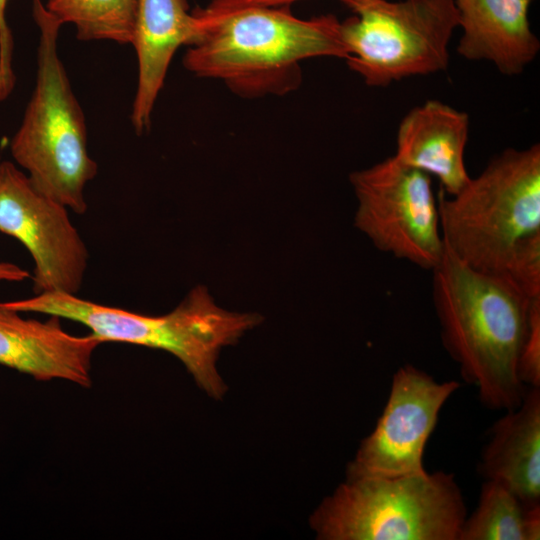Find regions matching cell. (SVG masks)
I'll list each match as a JSON object with an SVG mask.
<instances>
[{"label": "cell", "instance_id": "obj_17", "mask_svg": "<svg viewBox=\"0 0 540 540\" xmlns=\"http://www.w3.org/2000/svg\"><path fill=\"white\" fill-rule=\"evenodd\" d=\"M525 515L526 508L506 486L485 480L459 540H525Z\"/></svg>", "mask_w": 540, "mask_h": 540}, {"label": "cell", "instance_id": "obj_23", "mask_svg": "<svg viewBox=\"0 0 540 540\" xmlns=\"http://www.w3.org/2000/svg\"><path fill=\"white\" fill-rule=\"evenodd\" d=\"M31 275L25 269L9 262H0V281L19 282Z\"/></svg>", "mask_w": 540, "mask_h": 540}, {"label": "cell", "instance_id": "obj_12", "mask_svg": "<svg viewBox=\"0 0 540 540\" xmlns=\"http://www.w3.org/2000/svg\"><path fill=\"white\" fill-rule=\"evenodd\" d=\"M200 22L186 0H137L134 46L138 62L137 89L131 122L137 134L148 130L155 102L171 60L183 45L196 42Z\"/></svg>", "mask_w": 540, "mask_h": 540}, {"label": "cell", "instance_id": "obj_18", "mask_svg": "<svg viewBox=\"0 0 540 540\" xmlns=\"http://www.w3.org/2000/svg\"><path fill=\"white\" fill-rule=\"evenodd\" d=\"M528 299L540 298V233L522 240L502 275Z\"/></svg>", "mask_w": 540, "mask_h": 540}, {"label": "cell", "instance_id": "obj_8", "mask_svg": "<svg viewBox=\"0 0 540 540\" xmlns=\"http://www.w3.org/2000/svg\"><path fill=\"white\" fill-rule=\"evenodd\" d=\"M349 180L357 200L355 227L378 250L432 271L445 244L430 176L393 155L352 172Z\"/></svg>", "mask_w": 540, "mask_h": 540}, {"label": "cell", "instance_id": "obj_1", "mask_svg": "<svg viewBox=\"0 0 540 540\" xmlns=\"http://www.w3.org/2000/svg\"><path fill=\"white\" fill-rule=\"evenodd\" d=\"M193 12L201 32L184 55V67L223 81L242 97L287 94L301 83L302 61L348 57L341 22L331 14L301 19L288 6L239 0H212Z\"/></svg>", "mask_w": 540, "mask_h": 540}, {"label": "cell", "instance_id": "obj_24", "mask_svg": "<svg viewBox=\"0 0 540 540\" xmlns=\"http://www.w3.org/2000/svg\"><path fill=\"white\" fill-rule=\"evenodd\" d=\"M15 76H10L0 70V102L4 101L12 92Z\"/></svg>", "mask_w": 540, "mask_h": 540}, {"label": "cell", "instance_id": "obj_5", "mask_svg": "<svg viewBox=\"0 0 540 540\" xmlns=\"http://www.w3.org/2000/svg\"><path fill=\"white\" fill-rule=\"evenodd\" d=\"M447 249L469 267L502 275L525 238L540 233V146L508 148L455 194L437 197Z\"/></svg>", "mask_w": 540, "mask_h": 540}, {"label": "cell", "instance_id": "obj_10", "mask_svg": "<svg viewBox=\"0 0 540 540\" xmlns=\"http://www.w3.org/2000/svg\"><path fill=\"white\" fill-rule=\"evenodd\" d=\"M459 387L455 380L438 382L411 364L399 367L382 414L349 463L347 477L425 472L426 443L442 407Z\"/></svg>", "mask_w": 540, "mask_h": 540}, {"label": "cell", "instance_id": "obj_22", "mask_svg": "<svg viewBox=\"0 0 540 540\" xmlns=\"http://www.w3.org/2000/svg\"><path fill=\"white\" fill-rule=\"evenodd\" d=\"M540 539V506L526 509L525 540Z\"/></svg>", "mask_w": 540, "mask_h": 540}, {"label": "cell", "instance_id": "obj_2", "mask_svg": "<svg viewBox=\"0 0 540 540\" xmlns=\"http://www.w3.org/2000/svg\"><path fill=\"white\" fill-rule=\"evenodd\" d=\"M432 272L443 346L488 409L518 407L528 387L518 375L530 301L505 277L477 271L447 247Z\"/></svg>", "mask_w": 540, "mask_h": 540}, {"label": "cell", "instance_id": "obj_4", "mask_svg": "<svg viewBox=\"0 0 540 540\" xmlns=\"http://www.w3.org/2000/svg\"><path fill=\"white\" fill-rule=\"evenodd\" d=\"M32 13L40 32L36 82L10 152L36 190L82 215L84 189L97 164L88 154L85 117L57 52L62 24L41 0H33Z\"/></svg>", "mask_w": 540, "mask_h": 540}, {"label": "cell", "instance_id": "obj_11", "mask_svg": "<svg viewBox=\"0 0 540 540\" xmlns=\"http://www.w3.org/2000/svg\"><path fill=\"white\" fill-rule=\"evenodd\" d=\"M60 319H26L0 307V365L39 381L61 379L89 387L92 355L101 341L92 334L67 333Z\"/></svg>", "mask_w": 540, "mask_h": 540}, {"label": "cell", "instance_id": "obj_19", "mask_svg": "<svg viewBox=\"0 0 540 540\" xmlns=\"http://www.w3.org/2000/svg\"><path fill=\"white\" fill-rule=\"evenodd\" d=\"M518 375L526 387H540V298L530 301Z\"/></svg>", "mask_w": 540, "mask_h": 540}, {"label": "cell", "instance_id": "obj_20", "mask_svg": "<svg viewBox=\"0 0 540 540\" xmlns=\"http://www.w3.org/2000/svg\"><path fill=\"white\" fill-rule=\"evenodd\" d=\"M8 0H0V70L14 75L12 68L13 38L6 20Z\"/></svg>", "mask_w": 540, "mask_h": 540}, {"label": "cell", "instance_id": "obj_14", "mask_svg": "<svg viewBox=\"0 0 540 540\" xmlns=\"http://www.w3.org/2000/svg\"><path fill=\"white\" fill-rule=\"evenodd\" d=\"M461 28L457 51L471 61L492 63L518 75L535 60L540 42L531 29L532 0H454Z\"/></svg>", "mask_w": 540, "mask_h": 540}, {"label": "cell", "instance_id": "obj_16", "mask_svg": "<svg viewBox=\"0 0 540 540\" xmlns=\"http://www.w3.org/2000/svg\"><path fill=\"white\" fill-rule=\"evenodd\" d=\"M137 0H47L45 8L61 24L75 26L82 41L131 44Z\"/></svg>", "mask_w": 540, "mask_h": 540}, {"label": "cell", "instance_id": "obj_3", "mask_svg": "<svg viewBox=\"0 0 540 540\" xmlns=\"http://www.w3.org/2000/svg\"><path fill=\"white\" fill-rule=\"evenodd\" d=\"M0 307L78 322L101 343L122 342L166 351L178 358L196 384L216 400L222 399L227 390L216 367L220 350L235 344L262 321L257 313L219 307L202 285L194 287L176 308L161 316L105 306L63 292L0 302Z\"/></svg>", "mask_w": 540, "mask_h": 540}, {"label": "cell", "instance_id": "obj_13", "mask_svg": "<svg viewBox=\"0 0 540 540\" xmlns=\"http://www.w3.org/2000/svg\"><path fill=\"white\" fill-rule=\"evenodd\" d=\"M468 115L442 101L428 100L400 121L394 156L403 164L436 177L447 195L470 179L465 164Z\"/></svg>", "mask_w": 540, "mask_h": 540}, {"label": "cell", "instance_id": "obj_21", "mask_svg": "<svg viewBox=\"0 0 540 540\" xmlns=\"http://www.w3.org/2000/svg\"><path fill=\"white\" fill-rule=\"evenodd\" d=\"M240 2L248 5L258 6H288L289 4L298 0H239ZM345 5L357 12L358 10L370 5L376 0H340Z\"/></svg>", "mask_w": 540, "mask_h": 540}, {"label": "cell", "instance_id": "obj_9", "mask_svg": "<svg viewBox=\"0 0 540 540\" xmlns=\"http://www.w3.org/2000/svg\"><path fill=\"white\" fill-rule=\"evenodd\" d=\"M0 232L32 256L35 294L78 293L89 255L67 207L36 190L9 161L0 163Z\"/></svg>", "mask_w": 540, "mask_h": 540}, {"label": "cell", "instance_id": "obj_6", "mask_svg": "<svg viewBox=\"0 0 540 540\" xmlns=\"http://www.w3.org/2000/svg\"><path fill=\"white\" fill-rule=\"evenodd\" d=\"M467 516L453 473L346 477L310 518L321 540H459Z\"/></svg>", "mask_w": 540, "mask_h": 540}, {"label": "cell", "instance_id": "obj_15", "mask_svg": "<svg viewBox=\"0 0 540 540\" xmlns=\"http://www.w3.org/2000/svg\"><path fill=\"white\" fill-rule=\"evenodd\" d=\"M478 472L506 486L526 508L540 506V387H528L518 407L489 430Z\"/></svg>", "mask_w": 540, "mask_h": 540}, {"label": "cell", "instance_id": "obj_7", "mask_svg": "<svg viewBox=\"0 0 540 540\" xmlns=\"http://www.w3.org/2000/svg\"><path fill=\"white\" fill-rule=\"evenodd\" d=\"M341 22L346 62L368 86L445 70L458 28L454 0H376Z\"/></svg>", "mask_w": 540, "mask_h": 540}]
</instances>
